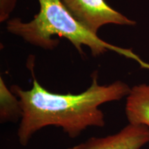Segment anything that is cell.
Wrapping results in <instances>:
<instances>
[{"label": "cell", "instance_id": "6da1fadb", "mask_svg": "<svg viewBox=\"0 0 149 149\" xmlns=\"http://www.w3.org/2000/svg\"><path fill=\"white\" fill-rule=\"evenodd\" d=\"M31 72L33 81L30 90H23L17 85L10 87L19 100L22 109L17 137L23 146H27L37 131L49 126L61 128L72 139L89 127H104L105 117L100 106L126 97L131 89L122 81L100 85L98 72L95 71L91 86L84 92L55 93L40 85L33 68Z\"/></svg>", "mask_w": 149, "mask_h": 149}, {"label": "cell", "instance_id": "5b68a950", "mask_svg": "<svg viewBox=\"0 0 149 149\" xmlns=\"http://www.w3.org/2000/svg\"><path fill=\"white\" fill-rule=\"evenodd\" d=\"M125 114L128 124L149 129V84L134 86L126 97Z\"/></svg>", "mask_w": 149, "mask_h": 149}, {"label": "cell", "instance_id": "277c9868", "mask_svg": "<svg viewBox=\"0 0 149 149\" xmlns=\"http://www.w3.org/2000/svg\"><path fill=\"white\" fill-rule=\"evenodd\" d=\"M149 143V129L128 124L120 131L105 137H92L68 149H141Z\"/></svg>", "mask_w": 149, "mask_h": 149}, {"label": "cell", "instance_id": "7a4b0ae2", "mask_svg": "<svg viewBox=\"0 0 149 149\" xmlns=\"http://www.w3.org/2000/svg\"><path fill=\"white\" fill-rule=\"evenodd\" d=\"M40 11L34 19L24 22L16 17L7 21L9 33L22 37L26 42L45 50H53L59 40L54 36L68 40L80 55H83L82 46L90 48L94 57L111 51L137 61L141 68L149 70V64L143 61L131 50L112 45L81 25L67 10L61 0H38Z\"/></svg>", "mask_w": 149, "mask_h": 149}, {"label": "cell", "instance_id": "8992f818", "mask_svg": "<svg viewBox=\"0 0 149 149\" xmlns=\"http://www.w3.org/2000/svg\"><path fill=\"white\" fill-rule=\"evenodd\" d=\"M22 109L19 98L0 77V122H16L21 120Z\"/></svg>", "mask_w": 149, "mask_h": 149}, {"label": "cell", "instance_id": "3957f363", "mask_svg": "<svg viewBox=\"0 0 149 149\" xmlns=\"http://www.w3.org/2000/svg\"><path fill=\"white\" fill-rule=\"evenodd\" d=\"M79 23L93 34L106 24L134 26L136 22L109 6L104 0H61Z\"/></svg>", "mask_w": 149, "mask_h": 149}, {"label": "cell", "instance_id": "52a82bcc", "mask_svg": "<svg viewBox=\"0 0 149 149\" xmlns=\"http://www.w3.org/2000/svg\"><path fill=\"white\" fill-rule=\"evenodd\" d=\"M17 0H0V22L8 21L10 14L15 8Z\"/></svg>", "mask_w": 149, "mask_h": 149}]
</instances>
